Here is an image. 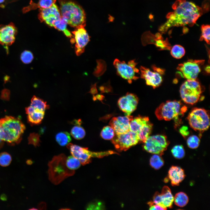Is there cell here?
<instances>
[{
    "mask_svg": "<svg viewBox=\"0 0 210 210\" xmlns=\"http://www.w3.org/2000/svg\"><path fill=\"white\" fill-rule=\"evenodd\" d=\"M153 125L150 121L145 125L137 133L139 141L144 143L151 133Z\"/></svg>",
    "mask_w": 210,
    "mask_h": 210,
    "instance_id": "24",
    "label": "cell"
},
{
    "mask_svg": "<svg viewBox=\"0 0 210 210\" xmlns=\"http://www.w3.org/2000/svg\"><path fill=\"white\" fill-rule=\"evenodd\" d=\"M172 8L174 11L167 14V21L159 29L162 33L172 27L192 26L203 13L201 8L186 0H176Z\"/></svg>",
    "mask_w": 210,
    "mask_h": 210,
    "instance_id": "1",
    "label": "cell"
},
{
    "mask_svg": "<svg viewBox=\"0 0 210 210\" xmlns=\"http://www.w3.org/2000/svg\"><path fill=\"white\" fill-rule=\"evenodd\" d=\"M71 134L75 139L80 140L84 137L85 132L84 128L80 125H76L71 129Z\"/></svg>",
    "mask_w": 210,
    "mask_h": 210,
    "instance_id": "28",
    "label": "cell"
},
{
    "mask_svg": "<svg viewBox=\"0 0 210 210\" xmlns=\"http://www.w3.org/2000/svg\"><path fill=\"white\" fill-rule=\"evenodd\" d=\"M171 151L173 156L176 159H182L185 155L184 148L181 145L174 146L172 149Z\"/></svg>",
    "mask_w": 210,
    "mask_h": 210,
    "instance_id": "35",
    "label": "cell"
},
{
    "mask_svg": "<svg viewBox=\"0 0 210 210\" xmlns=\"http://www.w3.org/2000/svg\"><path fill=\"white\" fill-rule=\"evenodd\" d=\"M188 198L187 195L183 192L176 193L174 198L175 204L178 206L183 207L188 203Z\"/></svg>",
    "mask_w": 210,
    "mask_h": 210,
    "instance_id": "27",
    "label": "cell"
},
{
    "mask_svg": "<svg viewBox=\"0 0 210 210\" xmlns=\"http://www.w3.org/2000/svg\"><path fill=\"white\" fill-rule=\"evenodd\" d=\"M17 29L12 22L0 25V43L5 46L14 43L17 34Z\"/></svg>",
    "mask_w": 210,
    "mask_h": 210,
    "instance_id": "16",
    "label": "cell"
},
{
    "mask_svg": "<svg viewBox=\"0 0 210 210\" xmlns=\"http://www.w3.org/2000/svg\"><path fill=\"white\" fill-rule=\"evenodd\" d=\"M72 155L78 159L81 164L85 165L91 162V158H100L107 156V151L101 152H94L90 151L88 148L69 143L67 145Z\"/></svg>",
    "mask_w": 210,
    "mask_h": 210,
    "instance_id": "9",
    "label": "cell"
},
{
    "mask_svg": "<svg viewBox=\"0 0 210 210\" xmlns=\"http://www.w3.org/2000/svg\"><path fill=\"white\" fill-rule=\"evenodd\" d=\"M104 206L102 203L100 202L94 201L89 203L86 207L87 209H102Z\"/></svg>",
    "mask_w": 210,
    "mask_h": 210,
    "instance_id": "40",
    "label": "cell"
},
{
    "mask_svg": "<svg viewBox=\"0 0 210 210\" xmlns=\"http://www.w3.org/2000/svg\"><path fill=\"white\" fill-rule=\"evenodd\" d=\"M66 164L69 169L74 171L80 167L81 163L78 159L72 155L66 158Z\"/></svg>",
    "mask_w": 210,
    "mask_h": 210,
    "instance_id": "30",
    "label": "cell"
},
{
    "mask_svg": "<svg viewBox=\"0 0 210 210\" xmlns=\"http://www.w3.org/2000/svg\"><path fill=\"white\" fill-rule=\"evenodd\" d=\"M114 18L111 16H110L109 17V21H110V22L113 21V20H114Z\"/></svg>",
    "mask_w": 210,
    "mask_h": 210,
    "instance_id": "51",
    "label": "cell"
},
{
    "mask_svg": "<svg viewBox=\"0 0 210 210\" xmlns=\"http://www.w3.org/2000/svg\"><path fill=\"white\" fill-rule=\"evenodd\" d=\"M111 139L112 144L118 151H126L136 145L139 141L136 133L130 130L121 134H115Z\"/></svg>",
    "mask_w": 210,
    "mask_h": 210,
    "instance_id": "12",
    "label": "cell"
},
{
    "mask_svg": "<svg viewBox=\"0 0 210 210\" xmlns=\"http://www.w3.org/2000/svg\"><path fill=\"white\" fill-rule=\"evenodd\" d=\"M115 132L110 126L104 127L102 130L100 135L103 139L109 140L111 139L115 136Z\"/></svg>",
    "mask_w": 210,
    "mask_h": 210,
    "instance_id": "33",
    "label": "cell"
},
{
    "mask_svg": "<svg viewBox=\"0 0 210 210\" xmlns=\"http://www.w3.org/2000/svg\"><path fill=\"white\" fill-rule=\"evenodd\" d=\"M149 121L148 117L139 116L133 118L130 123V130L137 133Z\"/></svg>",
    "mask_w": 210,
    "mask_h": 210,
    "instance_id": "23",
    "label": "cell"
},
{
    "mask_svg": "<svg viewBox=\"0 0 210 210\" xmlns=\"http://www.w3.org/2000/svg\"><path fill=\"white\" fill-rule=\"evenodd\" d=\"M161 156L155 154L152 156L150 158V165L155 169H160L164 165V161Z\"/></svg>",
    "mask_w": 210,
    "mask_h": 210,
    "instance_id": "29",
    "label": "cell"
},
{
    "mask_svg": "<svg viewBox=\"0 0 210 210\" xmlns=\"http://www.w3.org/2000/svg\"><path fill=\"white\" fill-rule=\"evenodd\" d=\"M29 144L35 146H38L40 145V135L36 133L31 134L29 138Z\"/></svg>",
    "mask_w": 210,
    "mask_h": 210,
    "instance_id": "39",
    "label": "cell"
},
{
    "mask_svg": "<svg viewBox=\"0 0 210 210\" xmlns=\"http://www.w3.org/2000/svg\"><path fill=\"white\" fill-rule=\"evenodd\" d=\"M62 209V210H65H65H66V209L69 210V209H68V208H66V209L65 208V209Z\"/></svg>",
    "mask_w": 210,
    "mask_h": 210,
    "instance_id": "53",
    "label": "cell"
},
{
    "mask_svg": "<svg viewBox=\"0 0 210 210\" xmlns=\"http://www.w3.org/2000/svg\"><path fill=\"white\" fill-rule=\"evenodd\" d=\"M67 24L66 21L61 16L59 19L54 22L53 27L59 30L62 31L66 36L71 37L72 35L67 28Z\"/></svg>",
    "mask_w": 210,
    "mask_h": 210,
    "instance_id": "25",
    "label": "cell"
},
{
    "mask_svg": "<svg viewBox=\"0 0 210 210\" xmlns=\"http://www.w3.org/2000/svg\"><path fill=\"white\" fill-rule=\"evenodd\" d=\"M141 78L145 80L146 84L155 88L159 86L162 80L161 74L149 69L141 66L140 68Z\"/></svg>",
    "mask_w": 210,
    "mask_h": 210,
    "instance_id": "19",
    "label": "cell"
},
{
    "mask_svg": "<svg viewBox=\"0 0 210 210\" xmlns=\"http://www.w3.org/2000/svg\"><path fill=\"white\" fill-rule=\"evenodd\" d=\"M82 121L80 119L75 120L72 122V124L75 125H80Z\"/></svg>",
    "mask_w": 210,
    "mask_h": 210,
    "instance_id": "47",
    "label": "cell"
},
{
    "mask_svg": "<svg viewBox=\"0 0 210 210\" xmlns=\"http://www.w3.org/2000/svg\"><path fill=\"white\" fill-rule=\"evenodd\" d=\"M185 176L183 170L178 166H172L168 171V178L172 186L178 185L184 179Z\"/></svg>",
    "mask_w": 210,
    "mask_h": 210,
    "instance_id": "20",
    "label": "cell"
},
{
    "mask_svg": "<svg viewBox=\"0 0 210 210\" xmlns=\"http://www.w3.org/2000/svg\"><path fill=\"white\" fill-rule=\"evenodd\" d=\"M132 119L133 116L130 115L113 117L110 120L109 125L115 134H123L130 130V123Z\"/></svg>",
    "mask_w": 210,
    "mask_h": 210,
    "instance_id": "18",
    "label": "cell"
},
{
    "mask_svg": "<svg viewBox=\"0 0 210 210\" xmlns=\"http://www.w3.org/2000/svg\"><path fill=\"white\" fill-rule=\"evenodd\" d=\"M20 58L23 63L25 64H28L32 62L34 58V56L32 53L31 51L25 50L21 54Z\"/></svg>",
    "mask_w": 210,
    "mask_h": 210,
    "instance_id": "38",
    "label": "cell"
},
{
    "mask_svg": "<svg viewBox=\"0 0 210 210\" xmlns=\"http://www.w3.org/2000/svg\"><path fill=\"white\" fill-rule=\"evenodd\" d=\"M4 145V141L0 139V149Z\"/></svg>",
    "mask_w": 210,
    "mask_h": 210,
    "instance_id": "50",
    "label": "cell"
},
{
    "mask_svg": "<svg viewBox=\"0 0 210 210\" xmlns=\"http://www.w3.org/2000/svg\"><path fill=\"white\" fill-rule=\"evenodd\" d=\"M49 108L46 102L33 96L30 105L25 108L28 121L32 124H40L44 118L45 110Z\"/></svg>",
    "mask_w": 210,
    "mask_h": 210,
    "instance_id": "7",
    "label": "cell"
},
{
    "mask_svg": "<svg viewBox=\"0 0 210 210\" xmlns=\"http://www.w3.org/2000/svg\"><path fill=\"white\" fill-rule=\"evenodd\" d=\"M200 140L197 136L192 135L188 138L187 143L188 147L192 149L197 148L199 145Z\"/></svg>",
    "mask_w": 210,
    "mask_h": 210,
    "instance_id": "36",
    "label": "cell"
},
{
    "mask_svg": "<svg viewBox=\"0 0 210 210\" xmlns=\"http://www.w3.org/2000/svg\"><path fill=\"white\" fill-rule=\"evenodd\" d=\"M10 79V77L8 75H6L4 77V80L5 83L6 82L9 81Z\"/></svg>",
    "mask_w": 210,
    "mask_h": 210,
    "instance_id": "48",
    "label": "cell"
},
{
    "mask_svg": "<svg viewBox=\"0 0 210 210\" xmlns=\"http://www.w3.org/2000/svg\"><path fill=\"white\" fill-rule=\"evenodd\" d=\"M185 50L182 46L176 45L174 46L171 50V54L173 57L176 59H180L185 55Z\"/></svg>",
    "mask_w": 210,
    "mask_h": 210,
    "instance_id": "32",
    "label": "cell"
},
{
    "mask_svg": "<svg viewBox=\"0 0 210 210\" xmlns=\"http://www.w3.org/2000/svg\"><path fill=\"white\" fill-rule=\"evenodd\" d=\"M72 33L74 36L76 53L80 55L84 51L85 46L90 41V36L84 26L76 28Z\"/></svg>",
    "mask_w": 210,
    "mask_h": 210,
    "instance_id": "17",
    "label": "cell"
},
{
    "mask_svg": "<svg viewBox=\"0 0 210 210\" xmlns=\"http://www.w3.org/2000/svg\"><path fill=\"white\" fill-rule=\"evenodd\" d=\"M156 38L155 42L156 46L161 50L164 49L169 50L171 47L167 40L164 41L161 35L159 33H157L155 35Z\"/></svg>",
    "mask_w": 210,
    "mask_h": 210,
    "instance_id": "31",
    "label": "cell"
},
{
    "mask_svg": "<svg viewBox=\"0 0 210 210\" xmlns=\"http://www.w3.org/2000/svg\"><path fill=\"white\" fill-rule=\"evenodd\" d=\"M210 68L209 66H207L206 67L205 69V71L208 73H210Z\"/></svg>",
    "mask_w": 210,
    "mask_h": 210,
    "instance_id": "49",
    "label": "cell"
},
{
    "mask_svg": "<svg viewBox=\"0 0 210 210\" xmlns=\"http://www.w3.org/2000/svg\"><path fill=\"white\" fill-rule=\"evenodd\" d=\"M12 158L10 155L6 152L0 154V165L3 167L8 166L11 163Z\"/></svg>",
    "mask_w": 210,
    "mask_h": 210,
    "instance_id": "37",
    "label": "cell"
},
{
    "mask_svg": "<svg viewBox=\"0 0 210 210\" xmlns=\"http://www.w3.org/2000/svg\"><path fill=\"white\" fill-rule=\"evenodd\" d=\"M60 13L70 26L76 28L85 25V14L80 6L71 1L59 0Z\"/></svg>",
    "mask_w": 210,
    "mask_h": 210,
    "instance_id": "3",
    "label": "cell"
},
{
    "mask_svg": "<svg viewBox=\"0 0 210 210\" xmlns=\"http://www.w3.org/2000/svg\"><path fill=\"white\" fill-rule=\"evenodd\" d=\"M153 202L154 204L159 205L162 207L161 198L160 193L158 192H156L155 193L153 198Z\"/></svg>",
    "mask_w": 210,
    "mask_h": 210,
    "instance_id": "41",
    "label": "cell"
},
{
    "mask_svg": "<svg viewBox=\"0 0 210 210\" xmlns=\"http://www.w3.org/2000/svg\"><path fill=\"white\" fill-rule=\"evenodd\" d=\"M38 18L41 22H44L51 27L54 22L59 19L61 16L57 6L55 4L50 7L39 9Z\"/></svg>",
    "mask_w": 210,
    "mask_h": 210,
    "instance_id": "14",
    "label": "cell"
},
{
    "mask_svg": "<svg viewBox=\"0 0 210 210\" xmlns=\"http://www.w3.org/2000/svg\"><path fill=\"white\" fill-rule=\"evenodd\" d=\"M138 101V98L135 94L128 92L119 99L118 104L125 116H130L136 109Z\"/></svg>",
    "mask_w": 210,
    "mask_h": 210,
    "instance_id": "15",
    "label": "cell"
},
{
    "mask_svg": "<svg viewBox=\"0 0 210 210\" xmlns=\"http://www.w3.org/2000/svg\"><path fill=\"white\" fill-rule=\"evenodd\" d=\"M148 204L149 206L150 210H166L167 209L162 206L154 204L153 202L150 201L148 202Z\"/></svg>",
    "mask_w": 210,
    "mask_h": 210,
    "instance_id": "42",
    "label": "cell"
},
{
    "mask_svg": "<svg viewBox=\"0 0 210 210\" xmlns=\"http://www.w3.org/2000/svg\"><path fill=\"white\" fill-rule=\"evenodd\" d=\"M137 63L134 60H130L127 64L124 61H120L117 59L115 60L113 64L116 69L118 75L131 83L132 80L137 79L139 77L136 74L139 73V70L136 67Z\"/></svg>",
    "mask_w": 210,
    "mask_h": 210,
    "instance_id": "10",
    "label": "cell"
},
{
    "mask_svg": "<svg viewBox=\"0 0 210 210\" xmlns=\"http://www.w3.org/2000/svg\"><path fill=\"white\" fill-rule=\"evenodd\" d=\"M66 158L64 154L53 157L48 164L49 180L57 185L68 177L73 175L74 171L69 169L66 164Z\"/></svg>",
    "mask_w": 210,
    "mask_h": 210,
    "instance_id": "4",
    "label": "cell"
},
{
    "mask_svg": "<svg viewBox=\"0 0 210 210\" xmlns=\"http://www.w3.org/2000/svg\"><path fill=\"white\" fill-rule=\"evenodd\" d=\"M187 119L190 127L195 130L203 132L209 128V113L204 108H195L189 113Z\"/></svg>",
    "mask_w": 210,
    "mask_h": 210,
    "instance_id": "6",
    "label": "cell"
},
{
    "mask_svg": "<svg viewBox=\"0 0 210 210\" xmlns=\"http://www.w3.org/2000/svg\"><path fill=\"white\" fill-rule=\"evenodd\" d=\"M25 129L18 118L6 116L0 119V139L11 144L18 143Z\"/></svg>",
    "mask_w": 210,
    "mask_h": 210,
    "instance_id": "2",
    "label": "cell"
},
{
    "mask_svg": "<svg viewBox=\"0 0 210 210\" xmlns=\"http://www.w3.org/2000/svg\"><path fill=\"white\" fill-rule=\"evenodd\" d=\"M152 68L154 71L159 73L161 75L163 74L164 73V70L163 69H162L159 68H157L155 66H152Z\"/></svg>",
    "mask_w": 210,
    "mask_h": 210,
    "instance_id": "45",
    "label": "cell"
},
{
    "mask_svg": "<svg viewBox=\"0 0 210 210\" xmlns=\"http://www.w3.org/2000/svg\"><path fill=\"white\" fill-rule=\"evenodd\" d=\"M181 97L185 103L193 105L197 102L202 92L200 83L197 80H187L181 85Z\"/></svg>",
    "mask_w": 210,
    "mask_h": 210,
    "instance_id": "8",
    "label": "cell"
},
{
    "mask_svg": "<svg viewBox=\"0 0 210 210\" xmlns=\"http://www.w3.org/2000/svg\"><path fill=\"white\" fill-rule=\"evenodd\" d=\"M204 62L203 60H189L180 64L177 69L187 80H196L201 71L200 66L203 64Z\"/></svg>",
    "mask_w": 210,
    "mask_h": 210,
    "instance_id": "13",
    "label": "cell"
},
{
    "mask_svg": "<svg viewBox=\"0 0 210 210\" xmlns=\"http://www.w3.org/2000/svg\"><path fill=\"white\" fill-rule=\"evenodd\" d=\"M55 139L58 143L62 146L67 145L71 140L70 134L66 132L58 133L55 136Z\"/></svg>",
    "mask_w": 210,
    "mask_h": 210,
    "instance_id": "26",
    "label": "cell"
},
{
    "mask_svg": "<svg viewBox=\"0 0 210 210\" xmlns=\"http://www.w3.org/2000/svg\"><path fill=\"white\" fill-rule=\"evenodd\" d=\"M10 94L9 91L7 89L3 90L1 92V95L3 97H8Z\"/></svg>",
    "mask_w": 210,
    "mask_h": 210,
    "instance_id": "46",
    "label": "cell"
},
{
    "mask_svg": "<svg viewBox=\"0 0 210 210\" xmlns=\"http://www.w3.org/2000/svg\"><path fill=\"white\" fill-rule=\"evenodd\" d=\"M30 209V210H34H34H36V209H35V208H33V209L32 208V209Z\"/></svg>",
    "mask_w": 210,
    "mask_h": 210,
    "instance_id": "54",
    "label": "cell"
},
{
    "mask_svg": "<svg viewBox=\"0 0 210 210\" xmlns=\"http://www.w3.org/2000/svg\"><path fill=\"white\" fill-rule=\"evenodd\" d=\"M19 0H0V7L4 8L8 4Z\"/></svg>",
    "mask_w": 210,
    "mask_h": 210,
    "instance_id": "44",
    "label": "cell"
},
{
    "mask_svg": "<svg viewBox=\"0 0 210 210\" xmlns=\"http://www.w3.org/2000/svg\"><path fill=\"white\" fill-rule=\"evenodd\" d=\"M186 109V107L183 106L180 101H167L159 105L155 113L159 120L169 121L174 119L176 121Z\"/></svg>",
    "mask_w": 210,
    "mask_h": 210,
    "instance_id": "5",
    "label": "cell"
},
{
    "mask_svg": "<svg viewBox=\"0 0 210 210\" xmlns=\"http://www.w3.org/2000/svg\"><path fill=\"white\" fill-rule=\"evenodd\" d=\"M202 32L200 40H204L208 44H210V27L209 25L203 24L201 26Z\"/></svg>",
    "mask_w": 210,
    "mask_h": 210,
    "instance_id": "34",
    "label": "cell"
},
{
    "mask_svg": "<svg viewBox=\"0 0 210 210\" xmlns=\"http://www.w3.org/2000/svg\"><path fill=\"white\" fill-rule=\"evenodd\" d=\"M162 206L167 209L171 208L174 201V197L170 189L167 186H164L160 193Z\"/></svg>",
    "mask_w": 210,
    "mask_h": 210,
    "instance_id": "22",
    "label": "cell"
},
{
    "mask_svg": "<svg viewBox=\"0 0 210 210\" xmlns=\"http://www.w3.org/2000/svg\"><path fill=\"white\" fill-rule=\"evenodd\" d=\"M56 0H39L37 3H35L31 0L29 4L22 8L23 13L38 8H47L50 7L55 4Z\"/></svg>",
    "mask_w": 210,
    "mask_h": 210,
    "instance_id": "21",
    "label": "cell"
},
{
    "mask_svg": "<svg viewBox=\"0 0 210 210\" xmlns=\"http://www.w3.org/2000/svg\"><path fill=\"white\" fill-rule=\"evenodd\" d=\"M169 144V142L165 136L158 134L149 136L144 143L143 146L148 152L161 155Z\"/></svg>",
    "mask_w": 210,
    "mask_h": 210,
    "instance_id": "11",
    "label": "cell"
},
{
    "mask_svg": "<svg viewBox=\"0 0 210 210\" xmlns=\"http://www.w3.org/2000/svg\"><path fill=\"white\" fill-rule=\"evenodd\" d=\"M180 134L184 137L189 135V132L188 127L186 126H183L179 129Z\"/></svg>",
    "mask_w": 210,
    "mask_h": 210,
    "instance_id": "43",
    "label": "cell"
},
{
    "mask_svg": "<svg viewBox=\"0 0 210 210\" xmlns=\"http://www.w3.org/2000/svg\"><path fill=\"white\" fill-rule=\"evenodd\" d=\"M175 80L174 81V80L173 82L174 83H177V79H175V80Z\"/></svg>",
    "mask_w": 210,
    "mask_h": 210,
    "instance_id": "52",
    "label": "cell"
}]
</instances>
